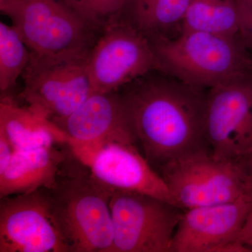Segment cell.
Listing matches in <instances>:
<instances>
[{"label": "cell", "instance_id": "6da1fadb", "mask_svg": "<svg viewBox=\"0 0 252 252\" xmlns=\"http://www.w3.org/2000/svg\"><path fill=\"white\" fill-rule=\"evenodd\" d=\"M150 74L119 91L145 158L158 172L169 162L210 152L204 127L207 93L167 74Z\"/></svg>", "mask_w": 252, "mask_h": 252}, {"label": "cell", "instance_id": "7a4b0ae2", "mask_svg": "<svg viewBox=\"0 0 252 252\" xmlns=\"http://www.w3.org/2000/svg\"><path fill=\"white\" fill-rule=\"evenodd\" d=\"M114 191L70 150L54 186L47 189L55 223L69 252H112Z\"/></svg>", "mask_w": 252, "mask_h": 252}, {"label": "cell", "instance_id": "3957f363", "mask_svg": "<svg viewBox=\"0 0 252 252\" xmlns=\"http://www.w3.org/2000/svg\"><path fill=\"white\" fill-rule=\"evenodd\" d=\"M158 72L201 90L248 77L252 58L238 36L182 30L175 37L149 39Z\"/></svg>", "mask_w": 252, "mask_h": 252}, {"label": "cell", "instance_id": "277c9868", "mask_svg": "<svg viewBox=\"0 0 252 252\" xmlns=\"http://www.w3.org/2000/svg\"><path fill=\"white\" fill-rule=\"evenodd\" d=\"M0 10L35 56L89 54L99 34L63 0H7Z\"/></svg>", "mask_w": 252, "mask_h": 252}, {"label": "cell", "instance_id": "5b68a950", "mask_svg": "<svg viewBox=\"0 0 252 252\" xmlns=\"http://www.w3.org/2000/svg\"><path fill=\"white\" fill-rule=\"evenodd\" d=\"M89 54H32L20 94L26 107L52 122L75 112L94 93L86 69Z\"/></svg>", "mask_w": 252, "mask_h": 252}, {"label": "cell", "instance_id": "8992f818", "mask_svg": "<svg viewBox=\"0 0 252 252\" xmlns=\"http://www.w3.org/2000/svg\"><path fill=\"white\" fill-rule=\"evenodd\" d=\"M86 69L93 92L107 94L158 70V64L148 37L123 17L99 34Z\"/></svg>", "mask_w": 252, "mask_h": 252}, {"label": "cell", "instance_id": "52a82bcc", "mask_svg": "<svg viewBox=\"0 0 252 252\" xmlns=\"http://www.w3.org/2000/svg\"><path fill=\"white\" fill-rule=\"evenodd\" d=\"M110 210L112 252H170L182 209L147 194L116 190Z\"/></svg>", "mask_w": 252, "mask_h": 252}, {"label": "cell", "instance_id": "ba28073f", "mask_svg": "<svg viewBox=\"0 0 252 252\" xmlns=\"http://www.w3.org/2000/svg\"><path fill=\"white\" fill-rule=\"evenodd\" d=\"M158 172L174 204L183 210L228 203L246 195L236 162L218 160L209 152L169 162Z\"/></svg>", "mask_w": 252, "mask_h": 252}, {"label": "cell", "instance_id": "9c48e42d", "mask_svg": "<svg viewBox=\"0 0 252 252\" xmlns=\"http://www.w3.org/2000/svg\"><path fill=\"white\" fill-rule=\"evenodd\" d=\"M204 127L215 158L235 162L252 152V84L248 76L208 90Z\"/></svg>", "mask_w": 252, "mask_h": 252}, {"label": "cell", "instance_id": "30bf717a", "mask_svg": "<svg viewBox=\"0 0 252 252\" xmlns=\"http://www.w3.org/2000/svg\"><path fill=\"white\" fill-rule=\"evenodd\" d=\"M0 252H69L47 189L0 198Z\"/></svg>", "mask_w": 252, "mask_h": 252}, {"label": "cell", "instance_id": "8fae6325", "mask_svg": "<svg viewBox=\"0 0 252 252\" xmlns=\"http://www.w3.org/2000/svg\"><path fill=\"white\" fill-rule=\"evenodd\" d=\"M252 199L245 195L234 201L184 210L170 252H246L238 241Z\"/></svg>", "mask_w": 252, "mask_h": 252}, {"label": "cell", "instance_id": "7c38bea8", "mask_svg": "<svg viewBox=\"0 0 252 252\" xmlns=\"http://www.w3.org/2000/svg\"><path fill=\"white\" fill-rule=\"evenodd\" d=\"M53 123L67 137L75 156L110 142L137 147L119 92L93 93L75 112Z\"/></svg>", "mask_w": 252, "mask_h": 252}, {"label": "cell", "instance_id": "4fadbf2b", "mask_svg": "<svg viewBox=\"0 0 252 252\" xmlns=\"http://www.w3.org/2000/svg\"><path fill=\"white\" fill-rule=\"evenodd\" d=\"M76 157L114 190L147 194L175 205L163 179L137 146L110 142Z\"/></svg>", "mask_w": 252, "mask_h": 252}, {"label": "cell", "instance_id": "5bb4252c", "mask_svg": "<svg viewBox=\"0 0 252 252\" xmlns=\"http://www.w3.org/2000/svg\"><path fill=\"white\" fill-rule=\"evenodd\" d=\"M63 145L15 151L0 173V198L51 189L70 152L69 146L63 149Z\"/></svg>", "mask_w": 252, "mask_h": 252}, {"label": "cell", "instance_id": "9a60e30c", "mask_svg": "<svg viewBox=\"0 0 252 252\" xmlns=\"http://www.w3.org/2000/svg\"><path fill=\"white\" fill-rule=\"evenodd\" d=\"M0 132L7 137L14 152L68 145L67 137L54 123L20 107L9 97H1Z\"/></svg>", "mask_w": 252, "mask_h": 252}, {"label": "cell", "instance_id": "2e32d148", "mask_svg": "<svg viewBox=\"0 0 252 252\" xmlns=\"http://www.w3.org/2000/svg\"><path fill=\"white\" fill-rule=\"evenodd\" d=\"M190 0H130L124 18L148 39L168 36L183 25Z\"/></svg>", "mask_w": 252, "mask_h": 252}, {"label": "cell", "instance_id": "e0dca14e", "mask_svg": "<svg viewBox=\"0 0 252 252\" xmlns=\"http://www.w3.org/2000/svg\"><path fill=\"white\" fill-rule=\"evenodd\" d=\"M237 0H190L182 30L238 36Z\"/></svg>", "mask_w": 252, "mask_h": 252}, {"label": "cell", "instance_id": "ac0fdd59", "mask_svg": "<svg viewBox=\"0 0 252 252\" xmlns=\"http://www.w3.org/2000/svg\"><path fill=\"white\" fill-rule=\"evenodd\" d=\"M31 51L11 25L0 23V91L6 94L16 85L31 59Z\"/></svg>", "mask_w": 252, "mask_h": 252}, {"label": "cell", "instance_id": "d6986e66", "mask_svg": "<svg viewBox=\"0 0 252 252\" xmlns=\"http://www.w3.org/2000/svg\"><path fill=\"white\" fill-rule=\"evenodd\" d=\"M93 29L101 34L124 17L130 0H63Z\"/></svg>", "mask_w": 252, "mask_h": 252}, {"label": "cell", "instance_id": "ffe728a7", "mask_svg": "<svg viewBox=\"0 0 252 252\" xmlns=\"http://www.w3.org/2000/svg\"><path fill=\"white\" fill-rule=\"evenodd\" d=\"M238 37L252 57V3L249 0H237Z\"/></svg>", "mask_w": 252, "mask_h": 252}, {"label": "cell", "instance_id": "44dd1931", "mask_svg": "<svg viewBox=\"0 0 252 252\" xmlns=\"http://www.w3.org/2000/svg\"><path fill=\"white\" fill-rule=\"evenodd\" d=\"M235 162L243 177L245 193L252 199V152Z\"/></svg>", "mask_w": 252, "mask_h": 252}, {"label": "cell", "instance_id": "7402d4cb", "mask_svg": "<svg viewBox=\"0 0 252 252\" xmlns=\"http://www.w3.org/2000/svg\"><path fill=\"white\" fill-rule=\"evenodd\" d=\"M14 152V149L7 137L0 132V173L6 169Z\"/></svg>", "mask_w": 252, "mask_h": 252}, {"label": "cell", "instance_id": "603a6c76", "mask_svg": "<svg viewBox=\"0 0 252 252\" xmlns=\"http://www.w3.org/2000/svg\"><path fill=\"white\" fill-rule=\"evenodd\" d=\"M238 241L248 247L250 252H252V209L239 235Z\"/></svg>", "mask_w": 252, "mask_h": 252}, {"label": "cell", "instance_id": "cb8c5ba5", "mask_svg": "<svg viewBox=\"0 0 252 252\" xmlns=\"http://www.w3.org/2000/svg\"><path fill=\"white\" fill-rule=\"evenodd\" d=\"M249 79H250V81H251L252 84V61L251 64V67H250V72H249L248 74Z\"/></svg>", "mask_w": 252, "mask_h": 252}, {"label": "cell", "instance_id": "d4e9b609", "mask_svg": "<svg viewBox=\"0 0 252 252\" xmlns=\"http://www.w3.org/2000/svg\"><path fill=\"white\" fill-rule=\"evenodd\" d=\"M7 1V0H0V2H1V1Z\"/></svg>", "mask_w": 252, "mask_h": 252}, {"label": "cell", "instance_id": "484cf974", "mask_svg": "<svg viewBox=\"0 0 252 252\" xmlns=\"http://www.w3.org/2000/svg\"><path fill=\"white\" fill-rule=\"evenodd\" d=\"M249 1H251V2L252 3V0H249Z\"/></svg>", "mask_w": 252, "mask_h": 252}]
</instances>
